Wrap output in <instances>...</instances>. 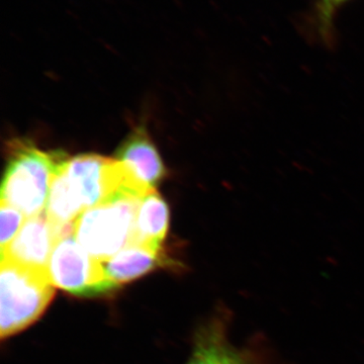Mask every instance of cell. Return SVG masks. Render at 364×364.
I'll use <instances>...</instances> for the list:
<instances>
[{
	"label": "cell",
	"instance_id": "7",
	"mask_svg": "<svg viewBox=\"0 0 364 364\" xmlns=\"http://www.w3.org/2000/svg\"><path fill=\"white\" fill-rule=\"evenodd\" d=\"M168 228V205L154 189L139 203L130 245L144 246L160 252Z\"/></svg>",
	"mask_w": 364,
	"mask_h": 364
},
{
	"label": "cell",
	"instance_id": "3",
	"mask_svg": "<svg viewBox=\"0 0 364 364\" xmlns=\"http://www.w3.org/2000/svg\"><path fill=\"white\" fill-rule=\"evenodd\" d=\"M141 200L119 196L85 210L74 222L73 234L78 243L100 261L116 255L131 244Z\"/></svg>",
	"mask_w": 364,
	"mask_h": 364
},
{
	"label": "cell",
	"instance_id": "9",
	"mask_svg": "<svg viewBox=\"0 0 364 364\" xmlns=\"http://www.w3.org/2000/svg\"><path fill=\"white\" fill-rule=\"evenodd\" d=\"M351 0H315L305 16V28L309 40L326 48H333L337 42L336 18L340 9Z\"/></svg>",
	"mask_w": 364,
	"mask_h": 364
},
{
	"label": "cell",
	"instance_id": "5",
	"mask_svg": "<svg viewBox=\"0 0 364 364\" xmlns=\"http://www.w3.org/2000/svg\"><path fill=\"white\" fill-rule=\"evenodd\" d=\"M73 230H62L53 225L46 213L26 220L21 231L1 258H9L33 269L47 272L48 263L60 238Z\"/></svg>",
	"mask_w": 364,
	"mask_h": 364
},
{
	"label": "cell",
	"instance_id": "2",
	"mask_svg": "<svg viewBox=\"0 0 364 364\" xmlns=\"http://www.w3.org/2000/svg\"><path fill=\"white\" fill-rule=\"evenodd\" d=\"M55 294L47 272L1 258L0 264V336H11L33 324Z\"/></svg>",
	"mask_w": 364,
	"mask_h": 364
},
{
	"label": "cell",
	"instance_id": "11",
	"mask_svg": "<svg viewBox=\"0 0 364 364\" xmlns=\"http://www.w3.org/2000/svg\"><path fill=\"white\" fill-rule=\"evenodd\" d=\"M0 221H1V231H0V246L1 251L6 250L14 240L16 235L21 231L26 222V217L18 208L1 203L0 208Z\"/></svg>",
	"mask_w": 364,
	"mask_h": 364
},
{
	"label": "cell",
	"instance_id": "4",
	"mask_svg": "<svg viewBox=\"0 0 364 364\" xmlns=\"http://www.w3.org/2000/svg\"><path fill=\"white\" fill-rule=\"evenodd\" d=\"M47 274L54 287L78 296H97L117 287L105 274L102 261L85 250L73 232L60 238L53 250Z\"/></svg>",
	"mask_w": 364,
	"mask_h": 364
},
{
	"label": "cell",
	"instance_id": "8",
	"mask_svg": "<svg viewBox=\"0 0 364 364\" xmlns=\"http://www.w3.org/2000/svg\"><path fill=\"white\" fill-rule=\"evenodd\" d=\"M160 260V252L144 246L129 245L102 263L105 274L117 287L151 272Z\"/></svg>",
	"mask_w": 364,
	"mask_h": 364
},
{
	"label": "cell",
	"instance_id": "6",
	"mask_svg": "<svg viewBox=\"0 0 364 364\" xmlns=\"http://www.w3.org/2000/svg\"><path fill=\"white\" fill-rule=\"evenodd\" d=\"M116 156L138 181L150 189H155L166 176L161 157L142 126L127 136L117 149Z\"/></svg>",
	"mask_w": 364,
	"mask_h": 364
},
{
	"label": "cell",
	"instance_id": "1",
	"mask_svg": "<svg viewBox=\"0 0 364 364\" xmlns=\"http://www.w3.org/2000/svg\"><path fill=\"white\" fill-rule=\"evenodd\" d=\"M9 149L1 203L18 208L30 219L45 212L53 179L69 158L62 151L44 152L23 140H14Z\"/></svg>",
	"mask_w": 364,
	"mask_h": 364
},
{
	"label": "cell",
	"instance_id": "10",
	"mask_svg": "<svg viewBox=\"0 0 364 364\" xmlns=\"http://www.w3.org/2000/svg\"><path fill=\"white\" fill-rule=\"evenodd\" d=\"M188 364H248L230 345L220 327H210L200 334Z\"/></svg>",
	"mask_w": 364,
	"mask_h": 364
}]
</instances>
